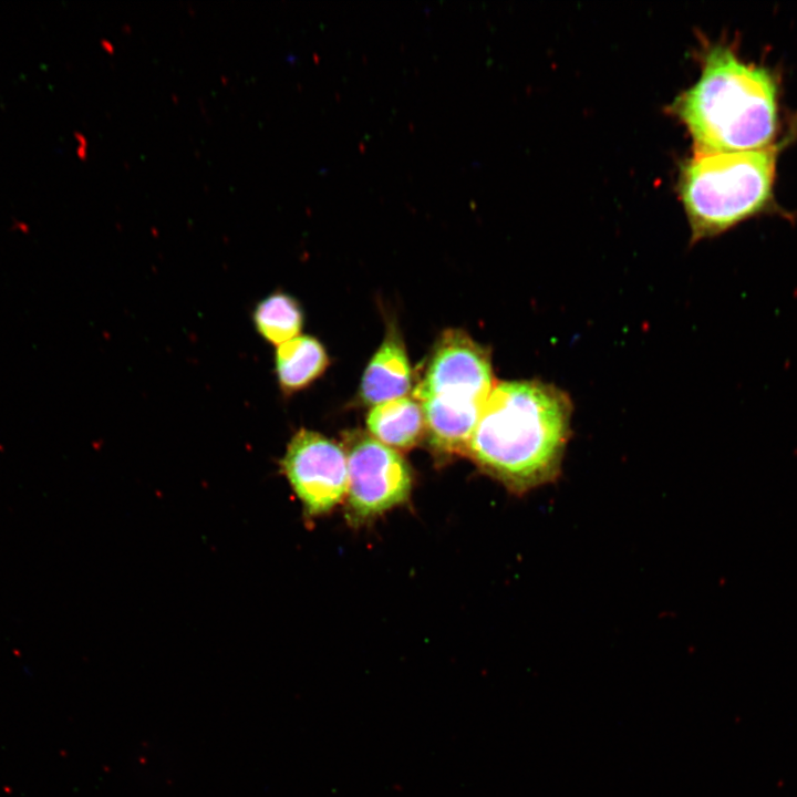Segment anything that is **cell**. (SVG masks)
Instances as JSON below:
<instances>
[{
	"label": "cell",
	"mask_w": 797,
	"mask_h": 797,
	"mask_svg": "<svg viewBox=\"0 0 797 797\" xmlns=\"http://www.w3.org/2000/svg\"><path fill=\"white\" fill-rule=\"evenodd\" d=\"M366 424L371 435L393 449L413 448L425 434L421 404L412 397H400L375 405Z\"/></svg>",
	"instance_id": "8"
},
{
	"label": "cell",
	"mask_w": 797,
	"mask_h": 797,
	"mask_svg": "<svg viewBox=\"0 0 797 797\" xmlns=\"http://www.w3.org/2000/svg\"><path fill=\"white\" fill-rule=\"evenodd\" d=\"M411 387V368L403 343L387 335L365 369L361 398L369 405L403 397Z\"/></svg>",
	"instance_id": "7"
},
{
	"label": "cell",
	"mask_w": 797,
	"mask_h": 797,
	"mask_svg": "<svg viewBox=\"0 0 797 797\" xmlns=\"http://www.w3.org/2000/svg\"><path fill=\"white\" fill-rule=\"evenodd\" d=\"M279 464L309 518L328 514L346 495V454L320 433L307 428L296 432Z\"/></svg>",
	"instance_id": "5"
},
{
	"label": "cell",
	"mask_w": 797,
	"mask_h": 797,
	"mask_svg": "<svg viewBox=\"0 0 797 797\" xmlns=\"http://www.w3.org/2000/svg\"><path fill=\"white\" fill-rule=\"evenodd\" d=\"M495 385L490 355L462 330H447L438 340L414 390L416 401L436 398L485 405Z\"/></svg>",
	"instance_id": "6"
},
{
	"label": "cell",
	"mask_w": 797,
	"mask_h": 797,
	"mask_svg": "<svg viewBox=\"0 0 797 797\" xmlns=\"http://www.w3.org/2000/svg\"><path fill=\"white\" fill-rule=\"evenodd\" d=\"M568 394L537 380L495 383L467 455L510 493L555 482L571 429Z\"/></svg>",
	"instance_id": "1"
},
{
	"label": "cell",
	"mask_w": 797,
	"mask_h": 797,
	"mask_svg": "<svg viewBox=\"0 0 797 797\" xmlns=\"http://www.w3.org/2000/svg\"><path fill=\"white\" fill-rule=\"evenodd\" d=\"M672 110L696 151L763 149L773 146L778 128L777 85L768 70L744 63L718 44L705 53L698 81L675 99Z\"/></svg>",
	"instance_id": "2"
},
{
	"label": "cell",
	"mask_w": 797,
	"mask_h": 797,
	"mask_svg": "<svg viewBox=\"0 0 797 797\" xmlns=\"http://www.w3.org/2000/svg\"><path fill=\"white\" fill-rule=\"evenodd\" d=\"M251 319L259 337L276 346L298 337L303 325L299 302L281 291H275L256 303Z\"/></svg>",
	"instance_id": "10"
},
{
	"label": "cell",
	"mask_w": 797,
	"mask_h": 797,
	"mask_svg": "<svg viewBox=\"0 0 797 797\" xmlns=\"http://www.w3.org/2000/svg\"><path fill=\"white\" fill-rule=\"evenodd\" d=\"M328 354L323 345L309 335H298L276 349L275 372L284 394L308 387L327 369Z\"/></svg>",
	"instance_id": "9"
},
{
	"label": "cell",
	"mask_w": 797,
	"mask_h": 797,
	"mask_svg": "<svg viewBox=\"0 0 797 797\" xmlns=\"http://www.w3.org/2000/svg\"><path fill=\"white\" fill-rule=\"evenodd\" d=\"M777 148L695 151L681 170L680 195L692 240L721 235L756 215L770 211Z\"/></svg>",
	"instance_id": "3"
},
{
	"label": "cell",
	"mask_w": 797,
	"mask_h": 797,
	"mask_svg": "<svg viewBox=\"0 0 797 797\" xmlns=\"http://www.w3.org/2000/svg\"><path fill=\"white\" fill-rule=\"evenodd\" d=\"M344 443L349 522L364 524L408 499L412 474L400 453L360 431L346 433Z\"/></svg>",
	"instance_id": "4"
}]
</instances>
